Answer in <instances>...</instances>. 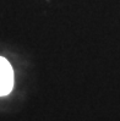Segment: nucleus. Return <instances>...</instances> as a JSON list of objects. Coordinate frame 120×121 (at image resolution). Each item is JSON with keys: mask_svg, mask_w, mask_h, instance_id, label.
<instances>
[{"mask_svg": "<svg viewBox=\"0 0 120 121\" xmlns=\"http://www.w3.org/2000/svg\"><path fill=\"white\" fill-rule=\"evenodd\" d=\"M13 86V71L10 62L0 56V97L9 94Z\"/></svg>", "mask_w": 120, "mask_h": 121, "instance_id": "nucleus-1", "label": "nucleus"}]
</instances>
